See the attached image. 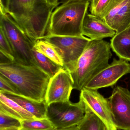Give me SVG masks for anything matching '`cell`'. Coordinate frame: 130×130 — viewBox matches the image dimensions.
Segmentation results:
<instances>
[{"label":"cell","instance_id":"obj_13","mask_svg":"<svg viewBox=\"0 0 130 130\" xmlns=\"http://www.w3.org/2000/svg\"><path fill=\"white\" fill-rule=\"evenodd\" d=\"M116 34V31L100 18L86 13L82 24V36L91 40H99L112 38Z\"/></svg>","mask_w":130,"mask_h":130},{"label":"cell","instance_id":"obj_7","mask_svg":"<svg viewBox=\"0 0 130 130\" xmlns=\"http://www.w3.org/2000/svg\"><path fill=\"white\" fill-rule=\"evenodd\" d=\"M43 39L50 42L60 50L64 61V69L69 72L75 68L78 60L91 40L83 36H49Z\"/></svg>","mask_w":130,"mask_h":130},{"label":"cell","instance_id":"obj_5","mask_svg":"<svg viewBox=\"0 0 130 130\" xmlns=\"http://www.w3.org/2000/svg\"><path fill=\"white\" fill-rule=\"evenodd\" d=\"M0 29L10 43L14 61L23 65H35L32 53L35 43L8 14L1 13Z\"/></svg>","mask_w":130,"mask_h":130},{"label":"cell","instance_id":"obj_14","mask_svg":"<svg viewBox=\"0 0 130 130\" xmlns=\"http://www.w3.org/2000/svg\"><path fill=\"white\" fill-rule=\"evenodd\" d=\"M3 94L17 102L24 109L33 115L36 119L47 118V114L48 105L46 101H37L18 95L7 93Z\"/></svg>","mask_w":130,"mask_h":130},{"label":"cell","instance_id":"obj_9","mask_svg":"<svg viewBox=\"0 0 130 130\" xmlns=\"http://www.w3.org/2000/svg\"><path fill=\"white\" fill-rule=\"evenodd\" d=\"M128 73H130V64L127 61L114 59L112 63L92 79L85 88L98 90L113 86L122 76Z\"/></svg>","mask_w":130,"mask_h":130},{"label":"cell","instance_id":"obj_16","mask_svg":"<svg viewBox=\"0 0 130 130\" xmlns=\"http://www.w3.org/2000/svg\"><path fill=\"white\" fill-rule=\"evenodd\" d=\"M0 112L22 121L36 119L18 104L0 92Z\"/></svg>","mask_w":130,"mask_h":130},{"label":"cell","instance_id":"obj_19","mask_svg":"<svg viewBox=\"0 0 130 130\" xmlns=\"http://www.w3.org/2000/svg\"><path fill=\"white\" fill-rule=\"evenodd\" d=\"M85 115L82 121L77 126L78 130H109L99 117L88 107L85 105Z\"/></svg>","mask_w":130,"mask_h":130},{"label":"cell","instance_id":"obj_22","mask_svg":"<svg viewBox=\"0 0 130 130\" xmlns=\"http://www.w3.org/2000/svg\"><path fill=\"white\" fill-rule=\"evenodd\" d=\"M111 0H91L90 2L91 14L100 18Z\"/></svg>","mask_w":130,"mask_h":130},{"label":"cell","instance_id":"obj_2","mask_svg":"<svg viewBox=\"0 0 130 130\" xmlns=\"http://www.w3.org/2000/svg\"><path fill=\"white\" fill-rule=\"evenodd\" d=\"M0 74L12 83L18 95L37 101H45L50 78L36 65L15 61L0 64Z\"/></svg>","mask_w":130,"mask_h":130},{"label":"cell","instance_id":"obj_3","mask_svg":"<svg viewBox=\"0 0 130 130\" xmlns=\"http://www.w3.org/2000/svg\"><path fill=\"white\" fill-rule=\"evenodd\" d=\"M111 48L110 43L103 40H90L75 68L69 72L73 89L82 90L92 79L109 64L112 55Z\"/></svg>","mask_w":130,"mask_h":130},{"label":"cell","instance_id":"obj_17","mask_svg":"<svg viewBox=\"0 0 130 130\" xmlns=\"http://www.w3.org/2000/svg\"><path fill=\"white\" fill-rule=\"evenodd\" d=\"M34 48L56 64L64 68V61L62 53L55 45L44 39H41L36 42Z\"/></svg>","mask_w":130,"mask_h":130},{"label":"cell","instance_id":"obj_15","mask_svg":"<svg viewBox=\"0 0 130 130\" xmlns=\"http://www.w3.org/2000/svg\"><path fill=\"white\" fill-rule=\"evenodd\" d=\"M111 47L120 59L130 61V26L111 40Z\"/></svg>","mask_w":130,"mask_h":130},{"label":"cell","instance_id":"obj_23","mask_svg":"<svg viewBox=\"0 0 130 130\" xmlns=\"http://www.w3.org/2000/svg\"><path fill=\"white\" fill-rule=\"evenodd\" d=\"M0 92L18 95V92L12 83L0 74Z\"/></svg>","mask_w":130,"mask_h":130},{"label":"cell","instance_id":"obj_8","mask_svg":"<svg viewBox=\"0 0 130 130\" xmlns=\"http://www.w3.org/2000/svg\"><path fill=\"white\" fill-rule=\"evenodd\" d=\"M114 124L118 129L130 130V92L115 87L108 99Z\"/></svg>","mask_w":130,"mask_h":130},{"label":"cell","instance_id":"obj_4","mask_svg":"<svg viewBox=\"0 0 130 130\" xmlns=\"http://www.w3.org/2000/svg\"><path fill=\"white\" fill-rule=\"evenodd\" d=\"M89 4V2H72L56 8L50 17L48 36H82V24Z\"/></svg>","mask_w":130,"mask_h":130},{"label":"cell","instance_id":"obj_6","mask_svg":"<svg viewBox=\"0 0 130 130\" xmlns=\"http://www.w3.org/2000/svg\"><path fill=\"white\" fill-rule=\"evenodd\" d=\"M85 113L84 104L80 99L75 103L69 101L50 104L48 105L47 116L57 129H66L77 126Z\"/></svg>","mask_w":130,"mask_h":130},{"label":"cell","instance_id":"obj_26","mask_svg":"<svg viewBox=\"0 0 130 130\" xmlns=\"http://www.w3.org/2000/svg\"><path fill=\"white\" fill-rule=\"evenodd\" d=\"M91 0H59V4H63L72 2H90Z\"/></svg>","mask_w":130,"mask_h":130},{"label":"cell","instance_id":"obj_10","mask_svg":"<svg viewBox=\"0 0 130 130\" xmlns=\"http://www.w3.org/2000/svg\"><path fill=\"white\" fill-rule=\"evenodd\" d=\"M73 89V81L70 73L62 68L50 78L45 101L48 105L53 103L69 101Z\"/></svg>","mask_w":130,"mask_h":130},{"label":"cell","instance_id":"obj_20","mask_svg":"<svg viewBox=\"0 0 130 130\" xmlns=\"http://www.w3.org/2000/svg\"><path fill=\"white\" fill-rule=\"evenodd\" d=\"M21 123L20 130H56L57 129L48 118L23 120Z\"/></svg>","mask_w":130,"mask_h":130},{"label":"cell","instance_id":"obj_21","mask_svg":"<svg viewBox=\"0 0 130 130\" xmlns=\"http://www.w3.org/2000/svg\"><path fill=\"white\" fill-rule=\"evenodd\" d=\"M21 121L0 112V130H20Z\"/></svg>","mask_w":130,"mask_h":130},{"label":"cell","instance_id":"obj_11","mask_svg":"<svg viewBox=\"0 0 130 130\" xmlns=\"http://www.w3.org/2000/svg\"><path fill=\"white\" fill-rule=\"evenodd\" d=\"M118 33L130 26V0H111L100 18Z\"/></svg>","mask_w":130,"mask_h":130},{"label":"cell","instance_id":"obj_28","mask_svg":"<svg viewBox=\"0 0 130 130\" xmlns=\"http://www.w3.org/2000/svg\"><path fill=\"white\" fill-rule=\"evenodd\" d=\"M56 130H78V128L77 126H74L66 129H57Z\"/></svg>","mask_w":130,"mask_h":130},{"label":"cell","instance_id":"obj_18","mask_svg":"<svg viewBox=\"0 0 130 130\" xmlns=\"http://www.w3.org/2000/svg\"><path fill=\"white\" fill-rule=\"evenodd\" d=\"M32 53L35 65L47 74L50 78L53 77L61 69L64 68L38 52L34 47L32 50Z\"/></svg>","mask_w":130,"mask_h":130},{"label":"cell","instance_id":"obj_24","mask_svg":"<svg viewBox=\"0 0 130 130\" xmlns=\"http://www.w3.org/2000/svg\"><path fill=\"white\" fill-rule=\"evenodd\" d=\"M0 52L6 54L15 61L13 51L10 43L4 33L1 29H0Z\"/></svg>","mask_w":130,"mask_h":130},{"label":"cell","instance_id":"obj_12","mask_svg":"<svg viewBox=\"0 0 130 130\" xmlns=\"http://www.w3.org/2000/svg\"><path fill=\"white\" fill-rule=\"evenodd\" d=\"M80 99L105 123L109 130H117L114 124L108 99L97 90L84 88L81 91Z\"/></svg>","mask_w":130,"mask_h":130},{"label":"cell","instance_id":"obj_1","mask_svg":"<svg viewBox=\"0 0 130 130\" xmlns=\"http://www.w3.org/2000/svg\"><path fill=\"white\" fill-rule=\"evenodd\" d=\"M57 7L46 0H9L8 14L35 43L48 36L50 17Z\"/></svg>","mask_w":130,"mask_h":130},{"label":"cell","instance_id":"obj_25","mask_svg":"<svg viewBox=\"0 0 130 130\" xmlns=\"http://www.w3.org/2000/svg\"><path fill=\"white\" fill-rule=\"evenodd\" d=\"M9 0H0L1 13L8 14Z\"/></svg>","mask_w":130,"mask_h":130},{"label":"cell","instance_id":"obj_27","mask_svg":"<svg viewBox=\"0 0 130 130\" xmlns=\"http://www.w3.org/2000/svg\"><path fill=\"white\" fill-rule=\"evenodd\" d=\"M49 4L58 7L59 5V0H46Z\"/></svg>","mask_w":130,"mask_h":130}]
</instances>
